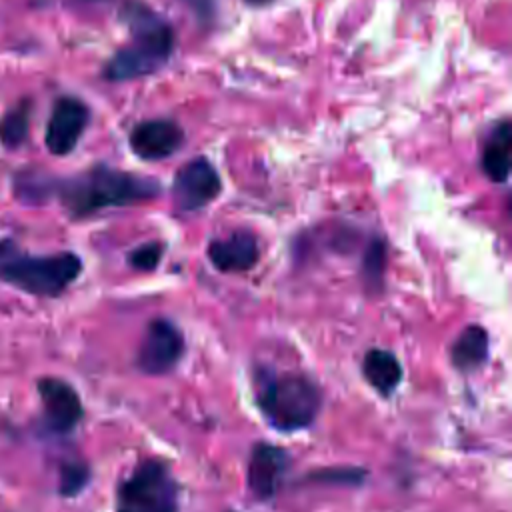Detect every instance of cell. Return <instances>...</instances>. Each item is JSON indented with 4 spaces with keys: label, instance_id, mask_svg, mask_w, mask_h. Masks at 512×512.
Returning a JSON list of instances; mask_svg holds the SVG:
<instances>
[{
    "label": "cell",
    "instance_id": "e0dca14e",
    "mask_svg": "<svg viewBox=\"0 0 512 512\" xmlns=\"http://www.w3.org/2000/svg\"><path fill=\"white\" fill-rule=\"evenodd\" d=\"M386 270V248L382 240H372L364 252L362 260V278L370 290H380Z\"/></svg>",
    "mask_w": 512,
    "mask_h": 512
},
{
    "label": "cell",
    "instance_id": "5b68a950",
    "mask_svg": "<svg viewBox=\"0 0 512 512\" xmlns=\"http://www.w3.org/2000/svg\"><path fill=\"white\" fill-rule=\"evenodd\" d=\"M116 512H178V484L168 466L140 462L118 488Z\"/></svg>",
    "mask_w": 512,
    "mask_h": 512
},
{
    "label": "cell",
    "instance_id": "8992f818",
    "mask_svg": "<svg viewBox=\"0 0 512 512\" xmlns=\"http://www.w3.org/2000/svg\"><path fill=\"white\" fill-rule=\"evenodd\" d=\"M182 352L184 338L178 326L166 318H156L146 328L136 364L146 374H164L178 364Z\"/></svg>",
    "mask_w": 512,
    "mask_h": 512
},
{
    "label": "cell",
    "instance_id": "ac0fdd59",
    "mask_svg": "<svg viewBox=\"0 0 512 512\" xmlns=\"http://www.w3.org/2000/svg\"><path fill=\"white\" fill-rule=\"evenodd\" d=\"M88 476H90V472H88L86 464H82V462L64 464L60 470V494H64V496L78 494L86 486Z\"/></svg>",
    "mask_w": 512,
    "mask_h": 512
},
{
    "label": "cell",
    "instance_id": "4fadbf2b",
    "mask_svg": "<svg viewBox=\"0 0 512 512\" xmlns=\"http://www.w3.org/2000/svg\"><path fill=\"white\" fill-rule=\"evenodd\" d=\"M512 130L510 122H500L488 136L482 150V170L492 182H506L510 174Z\"/></svg>",
    "mask_w": 512,
    "mask_h": 512
},
{
    "label": "cell",
    "instance_id": "9c48e42d",
    "mask_svg": "<svg viewBox=\"0 0 512 512\" xmlns=\"http://www.w3.org/2000/svg\"><path fill=\"white\" fill-rule=\"evenodd\" d=\"M184 142V132L178 122L154 118L140 122L130 134V146L142 160H162L172 156Z\"/></svg>",
    "mask_w": 512,
    "mask_h": 512
},
{
    "label": "cell",
    "instance_id": "277c9868",
    "mask_svg": "<svg viewBox=\"0 0 512 512\" xmlns=\"http://www.w3.org/2000/svg\"><path fill=\"white\" fill-rule=\"evenodd\" d=\"M256 402L278 430L306 428L320 410V392L300 374H266L258 378Z\"/></svg>",
    "mask_w": 512,
    "mask_h": 512
},
{
    "label": "cell",
    "instance_id": "ffe728a7",
    "mask_svg": "<svg viewBox=\"0 0 512 512\" xmlns=\"http://www.w3.org/2000/svg\"><path fill=\"white\" fill-rule=\"evenodd\" d=\"M200 20H210L216 10V0H184Z\"/></svg>",
    "mask_w": 512,
    "mask_h": 512
},
{
    "label": "cell",
    "instance_id": "7a4b0ae2",
    "mask_svg": "<svg viewBox=\"0 0 512 512\" xmlns=\"http://www.w3.org/2000/svg\"><path fill=\"white\" fill-rule=\"evenodd\" d=\"M122 16L130 26L132 42L120 48L104 66V78L112 82L154 74L174 52V30L152 8L128 0L122 6Z\"/></svg>",
    "mask_w": 512,
    "mask_h": 512
},
{
    "label": "cell",
    "instance_id": "44dd1931",
    "mask_svg": "<svg viewBox=\"0 0 512 512\" xmlns=\"http://www.w3.org/2000/svg\"><path fill=\"white\" fill-rule=\"evenodd\" d=\"M248 4H254V6H264V4H268V2H272V0H246Z\"/></svg>",
    "mask_w": 512,
    "mask_h": 512
},
{
    "label": "cell",
    "instance_id": "ba28073f",
    "mask_svg": "<svg viewBox=\"0 0 512 512\" xmlns=\"http://www.w3.org/2000/svg\"><path fill=\"white\" fill-rule=\"evenodd\" d=\"M88 118L90 110L82 100L74 96L58 98L46 126V148L54 156L70 154L82 138Z\"/></svg>",
    "mask_w": 512,
    "mask_h": 512
},
{
    "label": "cell",
    "instance_id": "30bf717a",
    "mask_svg": "<svg viewBox=\"0 0 512 512\" xmlns=\"http://www.w3.org/2000/svg\"><path fill=\"white\" fill-rule=\"evenodd\" d=\"M38 392L44 404L46 420L52 430L68 432L82 418V402L78 392L60 378H42Z\"/></svg>",
    "mask_w": 512,
    "mask_h": 512
},
{
    "label": "cell",
    "instance_id": "7c38bea8",
    "mask_svg": "<svg viewBox=\"0 0 512 512\" xmlns=\"http://www.w3.org/2000/svg\"><path fill=\"white\" fill-rule=\"evenodd\" d=\"M208 258L220 272L250 270L260 258L258 240L250 232H234L226 240H214L208 246Z\"/></svg>",
    "mask_w": 512,
    "mask_h": 512
},
{
    "label": "cell",
    "instance_id": "8fae6325",
    "mask_svg": "<svg viewBox=\"0 0 512 512\" xmlns=\"http://www.w3.org/2000/svg\"><path fill=\"white\" fill-rule=\"evenodd\" d=\"M288 468V454L274 446L260 442L254 446L248 462V486L250 490L266 500L278 492V486Z\"/></svg>",
    "mask_w": 512,
    "mask_h": 512
},
{
    "label": "cell",
    "instance_id": "2e32d148",
    "mask_svg": "<svg viewBox=\"0 0 512 512\" xmlns=\"http://www.w3.org/2000/svg\"><path fill=\"white\" fill-rule=\"evenodd\" d=\"M30 130V102L22 100L0 118V142L14 150L22 146Z\"/></svg>",
    "mask_w": 512,
    "mask_h": 512
},
{
    "label": "cell",
    "instance_id": "6da1fadb",
    "mask_svg": "<svg viewBox=\"0 0 512 512\" xmlns=\"http://www.w3.org/2000/svg\"><path fill=\"white\" fill-rule=\"evenodd\" d=\"M54 192L60 196L68 214L80 218L104 208L156 198L160 186L152 178H140L108 166H94L74 178L54 182Z\"/></svg>",
    "mask_w": 512,
    "mask_h": 512
},
{
    "label": "cell",
    "instance_id": "5bb4252c",
    "mask_svg": "<svg viewBox=\"0 0 512 512\" xmlns=\"http://www.w3.org/2000/svg\"><path fill=\"white\" fill-rule=\"evenodd\" d=\"M362 372L370 386L384 396L392 394L402 380V366L398 358L392 352L380 348H372L366 352Z\"/></svg>",
    "mask_w": 512,
    "mask_h": 512
},
{
    "label": "cell",
    "instance_id": "9a60e30c",
    "mask_svg": "<svg viewBox=\"0 0 512 512\" xmlns=\"http://www.w3.org/2000/svg\"><path fill=\"white\" fill-rule=\"evenodd\" d=\"M488 356V334L482 326H468L450 348V360L458 370H474Z\"/></svg>",
    "mask_w": 512,
    "mask_h": 512
},
{
    "label": "cell",
    "instance_id": "52a82bcc",
    "mask_svg": "<svg viewBox=\"0 0 512 512\" xmlns=\"http://www.w3.org/2000/svg\"><path fill=\"white\" fill-rule=\"evenodd\" d=\"M174 202L180 210L192 212L210 204L222 190L216 168L206 158L186 162L174 176Z\"/></svg>",
    "mask_w": 512,
    "mask_h": 512
},
{
    "label": "cell",
    "instance_id": "3957f363",
    "mask_svg": "<svg viewBox=\"0 0 512 512\" xmlns=\"http://www.w3.org/2000/svg\"><path fill=\"white\" fill-rule=\"evenodd\" d=\"M82 260L72 252L28 254L10 238L0 240V278L34 296H58L80 274Z\"/></svg>",
    "mask_w": 512,
    "mask_h": 512
},
{
    "label": "cell",
    "instance_id": "d6986e66",
    "mask_svg": "<svg viewBox=\"0 0 512 512\" xmlns=\"http://www.w3.org/2000/svg\"><path fill=\"white\" fill-rule=\"evenodd\" d=\"M162 258V246L158 242H148L132 250L130 254V266L136 270H154Z\"/></svg>",
    "mask_w": 512,
    "mask_h": 512
}]
</instances>
